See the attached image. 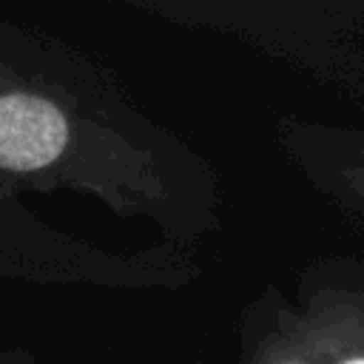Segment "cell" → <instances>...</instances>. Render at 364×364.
<instances>
[{
	"mask_svg": "<svg viewBox=\"0 0 364 364\" xmlns=\"http://www.w3.org/2000/svg\"><path fill=\"white\" fill-rule=\"evenodd\" d=\"M68 145V122L63 111L31 94L0 97V168L43 171Z\"/></svg>",
	"mask_w": 364,
	"mask_h": 364,
	"instance_id": "1",
	"label": "cell"
}]
</instances>
